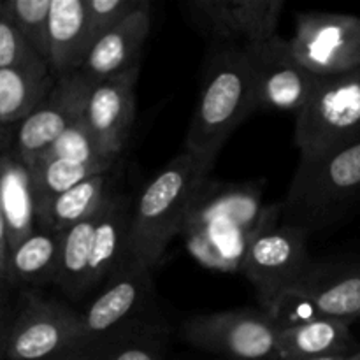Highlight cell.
I'll use <instances>...</instances> for the list:
<instances>
[{
    "label": "cell",
    "mask_w": 360,
    "mask_h": 360,
    "mask_svg": "<svg viewBox=\"0 0 360 360\" xmlns=\"http://www.w3.org/2000/svg\"><path fill=\"white\" fill-rule=\"evenodd\" d=\"M14 134H16V127L0 125V157L13 151Z\"/></svg>",
    "instance_id": "obj_31"
},
{
    "label": "cell",
    "mask_w": 360,
    "mask_h": 360,
    "mask_svg": "<svg viewBox=\"0 0 360 360\" xmlns=\"http://www.w3.org/2000/svg\"><path fill=\"white\" fill-rule=\"evenodd\" d=\"M4 283H6V281H4V276L0 274V316H2V287H4Z\"/></svg>",
    "instance_id": "obj_34"
},
{
    "label": "cell",
    "mask_w": 360,
    "mask_h": 360,
    "mask_svg": "<svg viewBox=\"0 0 360 360\" xmlns=\"http://www.w3.org/2000/svg\"><path fill=\"white\" fill-rule=\"evenodd\" d=\"M181 334L192 347L229 360H280V329L266 311L232 309L192 316Z\"/></svg>",
    "instance_id": "obj_6"
},
{
    "label": "cell",
    "mask_w": 360,
    "mask_h": 360,
    "mask_svg": "<svg viewBox=\"0 0 360 360\" xmlns=\"http://www.w3.org/2000/svg\"><path fill=\"white\" fill-rule=\"evenodd\" d=\"M56 84L48 65L0 69V125L18 127Z\"/></svg>",
    "instance_id": "obj_20"
},
{
    "label": "cell",
    "mask_w": 360,
    "mask_h": 360,
    "mask_svg": "<svg viewBox=\"0 0 360 360\" xmlns=\"http://www.w3.org/2000/svg\"><path fill=\"white\" fill-rule=\"evenodd\" d=\"M255 83L257 109L302 111L322 77L297 62L288 39L273 35L266 41L245 46Z\"/></svg>",
    "instance_id": "obj_9"
},
{
    "label": "cell",
    "mask_w": 360,
    "mask_h": 360,
    "mask_svg": "<svg viewBox=\"0 0 360 360\" xmlns=\"http://www.w3.org/2000/svg\"><path fill=\"white\" fill-rule=\"evenodd\" d=\"M299 360H357L355 354L352 355H329V357H311V359H299Z\"/></svg>",
    "instance_id": "obj_33"
},
{
    "label": "cell",
    "mask_w": 360,
    "mask_h": 360,
    "mask_svg": "<svg viewBox=\"0 0 360 360\" xmlns=\"http://www.w3.org/2000/svg\"><path fill=\"white\" fill-rule=\"evenodd\" d=\"M302 160H316L360 141V69L322 77L295 118Z\"/></svg>",
    "instance_id": "obj_4"
},
{
    "label": "cell",
    "mask_w": 360,
    "mask_h": 360,
    "mask_svg": "<svg viewBox=\"0 0 360 360\" xmlns=\"http://www.w3.org/2000/svg\"><path fill=\"white\" fill-rule=\"evenodd\" d=\"M62 232L37 227L27 239L9 252L6 281L39 287L56 283L60 266Z\"/></svg>",
    "instance_id": "obj_21"
},
{
    "label": "cell",
    "mask_w": 360,
    "mask_h": 360,
    "mask_svg": "<svg viewBox=\"0 0 360 360\" xmlns=\"http://www.w3.org/2000/svg\"><path fill=\"white\" fill-rule=\"evenodd\" d=\"M311 319H334L352 323L360 319V262L343 266H309L287 290Z\"/></svg>",
    "instance_id": "obj_14"
},
{
    "label": "cell",
    "mask_w": 360,
    "mask_h": 360,
    "mask_svg": "<svg viewBox=\"0 0 360 360\" xmlns=\"http://www.w3.org/2000/svg\"><path fill=\"white\" fill-rule=\"evenodd\" d=\"M214 160L183 150L141 192L132 210L129 257L153 271L188 224Z\"/></svg>",
    "instance_id": "obj_1"
},
{
    "label": "cell",
    "mask_w": 360,
    "mask_h": 360,
    "mask_svg": "<svg viewBox=\"0 0 360 360\" xmlns=\"http://www.w3.org/2000/svg\"><path fill=\"white\" fill-rule=\"evenodd\" d=\"M186 16L217 44L250 46L276 35L281 0H192Z\"/></svg>",
    "instance_id": "obj_10"
},
{
    "label": "cell",
    "mask_w": 360,
    "mask_h": 360,
    "mask_svg": "<svg viewBox=\"0 0 360 360\" xmlns=\"http://www.w3.org/2000/svg\"><path fill=\"white\" fill-rule=\"evenodd\" d=\"M53 0H0V14L48 62V25Z\"/></svg>",
    "instance_id": "obj_26"
},
{
    "label": "cell",
    "mask_w": 360,
    "mask_h": 360,
    "mask_svg": "<svg viewBox=\"0 0 360 360\" xmlns=\"http://www.w3.org/2000/svg\"><path fill=\"white\" fill-rule=\"evenodd\" d=\"M41 158H65V160L83 162V164L118 162L112 160V158H108L102 153L101 146H98L97 139L91 134L84 116L77 120L76 123H72L37 160H41Z\"/></svg>",
    "instance_id": "obj_27"
},
{
    "label": "cell",
    "mask_w": 360,
    "mask_h": 360,
    "mask_svg": "<svg viewBox=\"0 0 360 360\" xmlns=\"http://www.w3.org/2000/svg\"><path fill=\"white\" fill-rule=\"evenodd\" d=\"M355 359H357V360H360V347H359V350H357V352H355Z\"/></svg>",
    "instance_id": "obj_35"
},
{
    "label": "cell",
    "mask_w": 360,
    "mask_h": 360,
    "mask_svg": "<svg viewBox=\"0 0 360 360\" xmlns=\"http://www.w3.org/2000/svg\"><path fill=\"white\" fill-rule=\"evenodd\" d=\"M116 162H98V164H83V162L65 160V158H41L28 165L32 176V188L35 197V213L49 200L56 199L74 188L79 183L115 171Z\"/></svg>",
    "instance_id": "obj_23"
},
{
    "label": "cell",
    "mask_w": 360,
    "mask_h": 360,
    "mask_svg": "<svg viewBox=\"0 0 360 360\" xmlns=\"http://www.w3.org/2000/svg\"><path fill=\"white\" fill-rule=\"evenodd\" d=\"M132 204L127 195L109 193L98 210L97 227L91 241L84 292L104 285L129 257V234Z\"/></svg>",
    "instance_id": "obj_16"
},
{
    "label": "cell",
    "mask_w": 360,
    "mask_h": 360,
    "mask_svg": "<svg viewBox=\"0 0 360 360\" xmlns=\"http://www.w3.org/2000/svg\"><path fill=\"white\" fill-rule=\"evenodd\" d=\"M111 172L94 176L74 188L67 190L56 199L49 200L46 206L37 210V227L65 232L79 221L94 217L109 195L108 186Z\"/></svg>",
    "instance_id": "obj_22"
},
{
    "label": "cell",
    "mask_w": 360,
    "mask_h": 360,
    "mask_svg": "<svg viewBox=\"0 0 360 360\" xmlns=\"http://www.w3.org/2000/svg\"><path fill=\"white\" fill-rule=\"evenodd\" d=\"M39 65H48V62L28 44L20 30L0 14V69Z\"/></svg>",
    "instance_id": "obj_29"
},
{
    "label": "cell",
    "mask_w": 360,
    "mask_h": 360,
    "mask_svg": "<svg viewBox=\"0 0 360 360\" xmlns=\"http://www.w3.org/2000/svg\"><path fill=\"white\" fill-rule=\"evenodd\" d=\"M83 347L79 311L39 292H25L7 326L4 360H70Z\"/></svg>",
    "instance_id": "obj_5"
},
{
    "label": "cell",
    "mask_w": 360,
    "mask_h": 360,
    "mask_svg": "<svg viewBox=\"0 0 360 360\" xmlns=\"http://www.w3.org/2000/svg\"><path fill=\"white\" fill-rule=\"evenodd\" d=\"M165 338L158 330H122L91 343L70 360H164Z\"/></svg>",
    "instance_id": "obj_25"
},
{
    "label": "cell",
    "mask_w": 360,
    "mask_h": 360,
    "mask_svg": "<svg viewBox=\"0 0 360 360\" xmlns=\"http://www.w3.org/2000/svg\"><path fill=\"white\" fill-rule=\"evenodd\" d=\"M7 259H9V238H7L6 218H4L2 210H0V274L4 276V281H6Z\"/></svg>",
    "instance_id": "obj_30"
},
{
    "label": "cell",
    "mask_w": 360,
    "mask_h": 360,
    "mask_svg": "<svg viewBox=\"0 0 360 360\" xmlns=\"http://www.w3.org/2000/svg\"><path fill=\"white\" fill-rule=\"evenodd\" d=\"M151 273L146 266L127 257L118 271L104 283L101 294L81 313L84 347L118 333L141 309L151 292Z\"/></svg>",
    "instance_id": "obj_12"
},
{
    "label": "cell",
    "mask_w": 360,
    "mask_h": 360,
    "mask_svg": "<svg viewBox=\"0 0 360 360\" xmlns=\"http://www.w3.org/2000/svg\"><path fill=\"white\" fill-rule=\"evenodd\" d=\"M139 67L95 84L88 97L84 120L102 153L118 160L132 132Z\"/></svg>",
    "instance_id": "obj_13"
},
{
    "label": "cell",
    "mask_w": 360,
    "mask_h": 360,
    "mask_svg": "<svg viewBox=\"0 0 360 360\" xmlns=\"http://www.w3.org/2000/svg\"><path fill=\"white\" fill-rule=\"evenodd\" d=\"M306 232L295 225L266 221L246 248L241 271L255 288L262 311H269L308 271Z\"/></svg>",
    "instance_id": "obj_7"
},
{
    "label": "cell",
    "mask_w": 360,
    "mask_h": 360,
    "mask_svg": "<svg viewBox=\"0 0 360 360\" xmlns=\"http://www.w3.org/2000/svg\"><path fill=\"white\" fill-rule=\"evenodd\" d=\"M360 197V141L316 160H299L287 200L288 225L308 231L336 218Z\"/></svg>",
    "instance_id": "obj_3"
},
{
    "label": "cell",
    "mask_w": 360,
    "mask_h": 360,
    "mask_svg": "<svg viewBox=\"0 0 360 360\" xmlns=\"http://www.w3.org/2000/svg\"><path fill=\"white\" fill-rule=\"evenodd\" d=\"M280 360H299L329 355H352L359 350L350 323L334 319H315L280 330Z\"/></svg>",
    "instance_id": "obj_19"
},
{
    "label": "cell",
    "mask_w": 360,
    "mask_h": 360,
    "mask_svg": "<svg viewBox=\"0 0 360 360\" xmlns=\"http://www.w3.org/2000/svg\"><path fill=\"white\" fill-rule=\"evenodd\" d=\"M86 0H53L48 25V65L56 79L83 69L91 49Z\"/></svg>",
    "instance_id": "obj_17"
},
{
    "label": "cell",
    "mask_w": 360,
    "mask_h": 360,
    "mask_svg": "<svg viewBox=\"0 0 360 360\" xmlns=\"http://www.w3.org/2000/svg\"><path fill=\"white\" fill-rule=\"evenodd\" d=\"M148 0H86V20L91 44L118 27Z\"/></svg>",
    "instance_id": "obj_28"
},
{
    "label": "cell",
    "mask_w": 360,
    "mask_h": 360,
    "mask_svg": "<svg viewBox=\"0 0 360 360\" xmlns=\"http://www.w3.org/2000/svg\"><path fill=\"white\" fill-rule=\"evenodd\" d=\"M151 30L150 2L130 14L125 21L102 35L90 49L86 62L79 74L91 84L120 76L127 70L139 67L143 48Z\"/></svg>",
    "instance_id": "obj_15"
},
{
    "label": "cell",
    "mask_w": 360,
    "mask_h": 360,
    "mask_svg": "<svg viewBox=\"0 0 360 360\" xmlns=\"http://www.w3.org/2000/svg\"><path fill=\"white\" fill-rule=\"evenodd\" d=\"M255 111V83L245 46L218 44L193 109L185 150L217 160L232 132Z\"/></svg>",
    "instance_id": "obj_2"
},
{
    "label": "cell",
    "mask_w": 360,
    "mask_h": 360,
    "mask_svg": "<svg viewBox=\"0 0 360 360\" xmlns=\"http://www.w3.org/2000/svg\"><path fill=\"white\" fill-rule=\"evenodd\" d=\"M0 210L6 218L11 252L37 229L30 169L14 151L0 157Z\"/></svg>",
    "instance_id": "obj_18"
},
{
    "label": "cell",
    "mask_w": 360,
    "mask_h": 360,
    "mask_svg": "<svg viewBox=\"0 0 360 360\" xmlns=\"http://www.w3.org/2000/svg\"><path fill=\"white\" fill-rule=\"evenodd\" d=\"M98 211L94 217L79 221L70 227L69 231L62 232V246H60V266L56 283L62 292L69 297L77 299L84 295V285H86L88 264H90L91 241L94 232L97 227Z\"/></svg>",
    "instance_id": "obj_24"
},
{
    "label": "cell",
    "mask_w": 360,
    "mask_h": 360,
    "mask_svg": "<svg viewBox=\"0 0 360 360\" xmlns=\"http://www.w3.org/2000/svg\"><path fill=\"white\" fill-rule=\"evenodd\" d=\"M94 84L83 74L56 79L46 101L16 127L13 151L25 162L37 160L72 123L84 116Z\"/></svg>",
    "instance_id": "obj_11"
},
{
    "label": "cell",
    "mask_w": 360,
    "mask_h": 360,
    "mask_svg": "<svg viewBox=\"0 0 360 360\" xmlns=\"http://www.w3.org/2000/svg\"><path fill=\"white\" fill-rule=\"evenodd\" d=\"M288 42L297 62L320 77L360 69V18L354 14L299 13Z\"/></svg>",
    "instance_id": "obj_8"
},
{
    "label": "cell",
    "mask_w": 360,
    "mask_h": 360,
    "mask_svg": "<svg viewBox=\"0 0 360 360\" xmlns=\"http://www.w3.org/2000/svg\"><path fill=\"white\" fill-rule=\"evenodd\" d=\"M6 333H7V326L4 322V319L0 316V360H4V345H6Z\"/></svg>",
    "instance_id": "obj_32"
}]
</instances>
